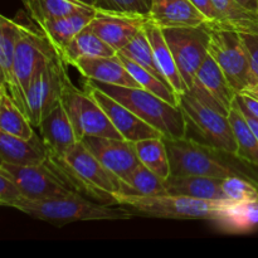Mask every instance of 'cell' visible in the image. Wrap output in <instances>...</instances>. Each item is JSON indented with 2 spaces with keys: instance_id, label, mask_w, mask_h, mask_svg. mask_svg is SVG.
<instances>
[{
  "instance_id": "44dd1931",
  "label": "cell",
  "mask_w": 258,
  "mask_h": 258,
  "mask_svg": "<svg viewBox=\"0 0 258 258\" xmlns=\"http://www.w3.org/2000/svg\"><path fill=\"white\" fill-rule=\"evenodd\" d=\"M38 128L48 153L62 154L80 141L62 102L43 118Z\"/></svg>"
},
{
  "instance_id": "8fae6325",
  "label": "cell",
  "mask_w": 258,
  "mask_h": 258,
  "mask_svg": "<svg viewBox=\"0 0 258 258\" xmlns=\"http://www.w3.org/2000/svg\"><path fill=\"white\" fill-rule=\"evenodd\" d=\"M0 173L17 184L24 198L32 201L59 198L75 193L55 176L45 163L28 166L0 163Z\"/></svg>"
},
{
  "instance_id": "83f0119b",
  "label": "cell",
  "mask_w": 258,
  "mask_h": 258,
  "mask_svg": "<svg viewBox=\"0 0 258 258\" xmlns=\"http://www.w3.org/2000/svg\"><path fill=\"white\" fill-rule=\"evenodd\" d=\"M34 126L28 116L15 103L5 85H0V131L30 139L35 135Z\"/></svg>"
},
{
  "instance_id": "d6986e66",
  "label": "cell",
  "mask_w": 258,
  "mask_h": 258,
  "mask_svg": "<svg viewBox=\"0 0 258 258\" xmlns=\"http://www.w3.org/2000/svg\"><path fill=\"white\" fill-rule=\"evenodd\" d=\"M96 10L97 8L95 7H86L72 14L44 23L40 25L39 30L50 43L54 52L60 57L73 38L81 30L88 27L91 20L95 18Z\"/></svg>"
},
{
  "instance_id": "3957f363",
  "label": "cell",
  "mask_w": 258,
  "mask_h": 258,
  "mask_svg": "<svg viewBox=\"0 0 258 258\" xmlns=\"http://www.w3.org/2000/svg\"><path fill=\"white\" fill-rule=\"evenodd\" d=\"M88 81L160 131L164 139L173 140L188 136L189 125L180 106L171 105L168 101L141 87H125Z\"/></svg>"
},
{
  "instance_id": "9c48e42d",
  "label": "cell",
  "mask_w": 258,
  "mask_h": 258,
  "mask_svg": "<svg viewBox=\"0 0 258 258\" xmlns=\"http://www.w3.org/2000/svg\"><path fill=\"white\" fill-rule=\"evenodd\" d=\"M60 102L71 118L78 140L88 136L122 139L105 111L86 91H81L70 80L66 83Z\"/></svg>"
},
{
  "instance_id": "d4e9b609",
  "label": "cell",
  "mask_w": 258,
  "mask_h": 258,
  "mask_svg": "<svg viewBox=\"0 0 258 258\" xmlns=\"http://www.w3.org/2000/svg\"><path fill=\"white\" fill-rule=\"evenodd\" d=\"M194 82L201 85L229 113L236 101L237 93L211 53L199 67Z\"/></svg>"
},
{
  "instance_id": "60d3db41",
  "label": "cell",
  "mask_w": 258,
  "mask_h": 258,
  "mask_svg": "<svg viewBox=\"0 0 258 258\" xmlns=\"http://www.w3.org/2000/svg\"><path fill=\"white\" fill-rule=\"evenodd\" d=\"M239 108H241V107H239ZM241 111H242V112H243V115H244V117H246L247 122L249 123V126H251V128H252V130H253V133L256 134V136H257V139H258V118L253 117V116H252L251 113L247 112V111H244V110H242V108H241Z\"/></svg>"
},
{
  "instance_id": "8d00e7d4",
  "label": "cell",
  "mask_w": 258,
  "mask_h": 258,
  "mask_svg": "<svg viewBox=\"0 0 258 258\" xmlns=\"http://www.w3.org/2000/svg\"><path fill=\"white\" fill-rule=\"evenodd\" d=\"M22 198L23 194L17 184L7 175L0 173V204L13 208V206Z\"/></svg>"
},
{
  "instance_id": "2e32d148",
  "label": "cell",
  "mask_w": 258,
  "mask_h": 258,
  "mask_svg": "<svg viewBox=\"0 0 258 258\" xmlns=\"http://www.w3.org/2000/svg\"><path fill=\"white\" fill-rule=\"evenodd\" d=\"M24 24L18 20L2 15L0 17V70H2V83L5 85L8 92L15 101L20 110L27 115V100L15 80L13 64H14L15 45L18 37L22 33ZM28 116V115H27Z\"/></svg>"
},
{
  "instance_id": "603a6c76",
  "label": "cell",
  "mask_w": 258,
  "mask_h": 258,
  "mask_svg": "<svg viewBox=\"0 0 258 258\" xmlns=\"http://www.w3.org/2000/svg\"><path fill=\"white\" fill-rule=\"evenodd\" d=\"M223 179L209 176L170 175L165 180V189L168 194L190 197L196 199L214 202H228L222 189Z\"/></svg>"
},
{
  "instance_id": "7bdbcfd3",
  "label": "cell",
  "mask_w": 258,
  "mask_h": 258,
  "mask_svg": "<svg viewBox=\"0 0 258 258\" xmlns=\"http://www.w3.org/2000/svg\"><path fill=\"white\" fill-rule=\"evenodd\" d=\"M75 2L81 3V4L91 5V7H95V8H100V4H98V0H75Z\"/></svg>"
},
{
  "instance_id": "5b68a950",
  "label": "cell",
  "mask_w": 258,
  "mask_h": 258,
  "mask_svg": "<svg viewBox=\"0 0 258 258\" xmlns=\"http://www.w3.org/2000/svg\"><path fill=\"white\" fill-rule=\"evenodd\" d=\"M117 206H123L136 216L164 219H207L212 221L226 202L203 201L174 194L134 197L117 194Z\"/></svg>"
},
{
  "instance_id": "9a60e30c",
  "label": "cell",
  "mask_w": 258,
  "mask_h": 258,
  "mask_svg": "<svg viewBox=\"0 0 258 258\" xmlns=\"http://www.w3.org/2000/svg\"><path fill=\"white\" fill-rule=\"evenodd\" d=\"M81 141L118 180L127 179L141 164L134 143L125 139L88 136Z\"/></svg>"
},
{
  "instance_id": "f546056e",
  "label": "cell",
  "mask_w": 258,
  "mask_h": 258,
  "mask_svg": "<svg viewBox=\"0 0 258 258\" xmlns=\"http://www.w3.org/2000/svg\"><path fill=\"white\" fill-rule=\"evenodd\" d=\"M136 154L143 165L150 169L154 174L166 180L171 175L170 160H169L168 148L164 138H149L144 140L136 141Z\"/></svg>"
},
{
  "instance_id": "1f68e13d",
  "label": "cell",
  "mask_w": 258,
  "mask_h": 258,
  "mask_svg": "<svg viewBox=\"0 0 258 258\" xmlns=\"http://www.w3.org/2000/svg\"><path fill=\"white\" fill-rule=\"evenodd\" d=\"M117 194L134 197H154L168 193L165 189V180L159 178L145 165L140 164L127 179L120 180V191Z\"/></svg>"
},
{
  "instance_id": "8992f818",
  "label": "cell",
  "mask_w": 258,
  "mask_h": 258,
  "mask_svg": "<svg viewBox=\"0 0 258 258\" xmlns=\"http://www.w3.org/2000/svg\"><path fill=\"white\" fill-rule=\"evenodd\" d=\"M179 106L183 110L188 125L203 139V143L224 155L238 156L236 136L227 113L212 107L186 91L179 96Z\"/></svg>"
},
{
  "instance_id": "74e56055",
  "label": "cell",
  "mask_w": 258,
  "mask_h": 258,
  "mask_svg": "<svg viewBox=\"0 0 258 258\" xmlns=\"http://www.w3.org/2000/svg\"><path fill=\"white\" fill-rule=\"evenodd\" d=\"M241 38L248 54L249 63L258 77V34L257 33H241Z\"/></svg>"
},
{
  "instance_id": "6da1fadb",
  "label": "cell",
  "mask_w": 258,
  "mask_h": 258,
  "mask_svg": "<svg viewBox=\"0 0 258 258\" xmlns=\"http://www.w3.org/2000/svg\"><path fill=\"white\" fill-rule=\"evenodd\" d=\"M45 165L75 193L103 204L117 206L120 180L100 163L82 141L62 154L48 153Z\"/></svg>"
},
{
  "instance_id": "cb8c5ba5",
  "label": "cell",
  "mask_w": 258,
  "mask_h": 258,
  "mask_svg": "<svg viewBox=\"0 0 258 258\" xmlns=\"http://www.w3.org/2000/svg\"><path fill=\"white\" fill-rule=\"evenodd\" d=\"M144 29H145L149 42L153 48L155 59L158 62L159 68L163 72L164 77L179 96L183 95L184 92L188 91V87H186L185 82H184L183 77L179 72L175 58H174L173 52H171L170 47L166 42L163 29L150 20H148Z\"/></svg>"
},
{
  "instance_id": "d6a6232c",
  "label": "cell",
  "mask_w": 258,
  "mask_h": 258,
  "mask_svg": "<svg viewBox=\"0 0 258 258\" xmlns=\"http://www.w3.org/2000/svg\"><path fill=\"white\" fill-rule=\"evenodd\" d=\"M117 57L120 58V60L123 63L126 70L131 73V76L135 78V81L140 85L141 88L149 91V92H153L154 95L168 101L171 105L179 106V95L174 91V88L169 83L158 78L155 75H153L148 70L139 66L136 62H134L133 59L123 55L122 53L117 52Z\"/></svg>"
},
{
  "instance_id": "ac0fdd59",
  "label": "cell",
  "mask_w": 258,
  "mask_h": 258,
  "mask_svg": "<svg viewBox=\"0 0 258 258\" xmlns=\"http://www.w3.org/2000/svg\"><path fill=\"white\" fill-rule=\"evenodd\" d=\"M72 67L76 68L86 80L125 87H140L117 54L112 57L80 58L72 63Z\"/></svg>"
},
{
  "instance_id": "4fadbf2b",
  "label": "cell",
  "mask_w": 258,
  "mask_h": 258,
  "mask_svg": "<svg viewBox=\"0 0 258 258\" xmlns=\"http://www.w3.org/2000/svg\"><path fill=\"white\" fill-rule=\"evenodd\" d=\"M148 20L149 15L97 8L95 18L91 20L88 28L118 52L144 29Z\"/></svg>"
},
{
  "instance_id": "ee69618b",
  "label": "cell",
  "mask_w": 258,
  "mask_h": 258,
  "mask_svg": "<svg viewBox=\"0 0 258 258\" xmlns=\"http://www.w3.org/2000/svg\"><path fill=\"white\" fill-rule=\"evenodd\" d=\"M249 178L252 179V180H254V183L258 185V168L257 166H253V169H252V174H248Z\"/></svg>"
},
{
  "instance_id": "e575fe53",
  "label": "cell",
  "mask_w": 258,
  "mask_h": 258,
  "mask_svg": "<svg viewBox=\"0 0 258 258\" xmlns=\"http://www.w3.org/2000/svg\"><path fill=\"white\" fill-rule=\"evenodd\" d=\"M222 189L232 203L258 199V185L249 176H228L222 180Z\"/></svg>"
},
{
  "instance_id": "ba28073f",
  "label": "cell",
  "mask_w": 258,
  "mask_h": 258,
  "mask_svg": "<svg viewBox=\"0 0 258 258\" xmlns=\"http://www.w3.org/2000/svg\"><path fill=\"white\" fill-rule=\"evenodd\" d=\"M68 80L67 64L57 53L39 66L25 92L27 115L34 127L60 102Z\"/></svg>"
},
{
  "instance_id": "484cf974",
  "label": "cell",
  "mask_w": 258,
  "mask_h": 258,
  "mask_svg": "<svg viewBox=\"0 0 258 258\" xmlns=\"http://www.w3.org/2000/svg\"><path fill=\"white\" fill-rule=\"evenodd\" d=\"M213 3L221 18V24L216 29L258 34L257 10L248 9L237 0H213Z\"/></svg>"
},
{
  "instance_id": "30bf717a",
  "label": "cell",
  "mask_w": 258,
  "mask_h": 258,
  "mask_svg": "<svg viewBox=\"0 0 258 258\" xmlns=\"http://www.w3.org/2000/svg\"><path fill=\"white\" fill-rule=\"evenodd\" d=\"M163 32L175 58L179 72L189 90L194 85L199 67L209 54V28L207 25L164 28Z\"/></svg>"
},
{
  "instance_id": "f1b7e54d",
  "label": "cell",
  "mask_w": 258,
  "mask_h": 258,
  "mask_svg": "<svg viewBox=\"0 0 258 258\" xmlns=\"http://www.w3.org/2000/svg\"><path fill=\"white\" fill-rule=\"evenodd\" d=\"M234 136H236L238 156L237 159L258 168V139L256 134L247 122L243 112L239 108L237 101H234L231 111L228 113Z\"/></svg>"
},
{
  "instance_id": "4dcf8cb0",
  "label": "cell",
  "mask_w": 258,
  "mask_h": 258,
  "mask_svg": "<svg viewBox=\"0 0 258 258\" xmlns=\"http://www.w3.org/2000/svg\"><path fill=\"white\" fill-rule=\"evenodd\" d=\"M28 17L39 28L44 23L77 12L91 5L81 4L75 0H22Z\"/></svg>"
},
{
  "instance_id": "7c38bea8",
  "label": "cell",
  "mask_w": 258,
  "mask_h": 258,
  "mask_svg": "<svg viewBox=\"0 0 258 258\" xmlns=\"http://www.w3.org/2000/svg\"><path fill=\"white\" fill-rule=\"evenodd\" d=\"M54 54V49L44 34L24 24L15 45L13 64L15 80L24 95L39 66Z\"/></svg>"
},
{
  "instance_id": "b9f144b4",
  "label": "cell",
  "mask_w": 258,
  "mask_h": 258,
  "mask_svg": "<svg viewBox=\"0 0 258 258\" xmlns=\"http://www.w3.org/2000/svg\"><path fill=\"white\" fill-rule=\"evenodd\" d=\"M239 4H242L243 7L248 8V9L252 10H257V4H258V0H237Z\"/></svg>"
},
{
  "instance_id": "7402d4cb",
  "label": "cell",
  "mask_w": 258,
  "mask_h": 258,
  "mask_svg": "<svg viewBox=\"0 0 258 258\" xmlns=\"http://www.w3.org/2000/svg\"><path fill=\"white\" fill-rule=\"evenodd\" d=\"M218 231L229 234H247L258 229V199L232 203L226 202L212 219Z\"/></svg>"
},
{
  "instance_id": "ffe728a7",
  "label": "cell",
  "mask_w": 258,
  "mask_h": 258,
  "mask_svg": "<svg viewBox=\"0 0 258 258\" xmlns=\"http://www.w3.org/2000/svg\"><path fill=\"white\" fill-rule=\"evenodd\" d=\"M48 158V150L42 138L35 134L30 139H23L0 131V159L2 163L13 165H39Z\"/></svg>"
},
{
  "instance_id": "f6af8a7d",
  "label": "cell",
  "mask_w": 258,
  "mask_h": 258,
  "mask_svg": "<svg viewBox=\"0 0 258 258\" xmlns=\"http://www.w3.org/2000/svg\"><path fill=\"white\" fill-rule=\"evenodd\" d=\"M257 12H258V4H257Z\"/></svg>"
},
{
  "instance_id": "52a82bcc",
  "label": "cell",
  "mask_w": 258,
  "mask_h": 258,
  "mask_svg": "<svg viewBox=\"0 0 258 258\" xmlns=\"http://www.w3.org/2000/svg\"><path fill=\"white\" fill-rule=\"evenodd\" d=\"M209 53L222 68L237 95L249 93L258 88V77L249 63L241 33L209 28Z\"/></svg>"
},
{
  "instance_id": "e0dca14e",
  "label": "cell",
  "mask_w": 258,
  "mask_h": 258,
  "mask_svg": "<svg viewBox=\"0 0 258 258\" xmlns=\"http://www.w3.org/2000/svg\"><path fill=\"white\" fill-rule=\"evenodd\" d=\"M149 20L160 28L208 25L209 22L191 0H150Z\"/></svg>"
},
{
  "instance_id": "277c9868",
  "label": "cell",
  "mask_w": 258,
  "mask_h": 258,
  "mask_svg": "<svg viewBox=\"0 0 258 258\" xmlns=\"http://www.w3.org/2000/svg\"><path fill=\"white\" fill-rule=\"evenodd\" d=\"M168 148L171 175H198L226 179L228 176H249L243 170L221 158L218 150L196 139H164Z\"/></svg>"
},
{
  "instance_id": "836d02e7",
  "label": "cell",
  "mask_w": 258,
  "mask_h": 258,
  "mask_svg": "<svg viewBox=\"0 0 258 258\" xmlns=\"http://www.w3.org/2000/svg\"><path fill=\"white\" fill-rule=\"evenodd\" d=\"M120 53H122L123 55H126L127 58L133 59L134 62L138 63L139 66L144 67L145 70H148L149 72H151L153 75H155L156 77L160 78V80L165 81L168 83V81L164 77L163 72L159 68L158 62L155 59V55H154L153 48H151L150 42L148 39V35H146L145 29L140 30L138 34L134 37V39L128 43L126 47H123L122 49L118 50Z\"/></svg>"
},
{
  "instance_id": "7a4b0ae2",
  "label": "cell",
  "mask_w": 258,
  "mask_h": 258,
  "mask_svg": "<svg viewBox=\"0 0 258 258\" xmlns=\"http://www.w3.org/2000/svg\"><path fill=\"white\" fill-rule=\"evenodd\" d=\"M13 208L35 219L57 226L86 221H123L136 216L123 206L98 203L77 193L40 201H32L23 197Z\"/></svg>"
},
{
  "instance_id": "4316f807",
  "label": "cell",
  "mask_w": 258,
  "mask_h": 258,
  "mask_svg": "<svg viewBox=\"0 0 258 258\" xmlns=\"http://www.w3.org/2000/svg\"><path fill=\"white\" fill-rule=\"evenodd\" d=\"M116 54L117 52L111 45L87 27L73 38L60 58L67 66H72V63L80 58L112 57Z\"/></svg>"
},
{
  "instance_id": "f35d334b",
  "label": "cell",
  "mask_w": 258,
  "mask_h": 258,
  "mask_svg": "<svg viewBox=\"0 0 258 258\" xmlns=\"http://www.w3.org/2000/svg\"><path fill=\"white\" fill-rule=\"evenodd\" d=\"M193 4L198 8L199 12L208 19L209 28H218L221 24V18H219L218 12L214 7L213 0H191Z\"/></svg>"
},
{
  "instance_id": "ab89813d",
  "label": "cell",
  "mask_w": 258,
  "mask_h": 258,
  "mask_svg": "<svg viewBox=\"0 0 258 258\" xmlns=\"http://www.w3.org/2000/svg\"><path fill=\"white\" fill-rule=\"evenodd\" d=\"M236 101L242 110L247 111V112L251 113L253 117L258 118V100L257 98L252 97V96H249V95H246V93H239V95H237Z\"/></svg>"
},
{
  "instance_id": "d590c367",
  "label": "cell",
  "mask_w": 258,
  "mask_h": 258,
  "mask_svg": "<svg viewBox=\"0 0 258 258\" xmlns=\"http://www.w3.org/2000/svg\"><path fill=\"white\" fill-rule=\"evenodd\" d=\"M100 8L116 10L123 13L149 15L150 13V0H98Z\"/></svg>"
},
{
  "instance_id": "5bb4252c",
  "label": "cell",
  "mask_w": 258,
  "mask_h": 258,
  "mask_svg": "<svg viewBox=\"0 0 258 258\" xmlns=\"http://www.w3.org/2000/svg\"><path fill=\"white\" fill-rule=\"evenodd\" d=\"M85 91L102 107V110L105 111L107 117L110 118V121L118 131V134L122 136V139L131 141V143H136V141L149 138H159V136L163 138L160 131L145 122L143 118L135 115L122 103L96 87L91 81L86 80Z\"/></svg>"
}]
</instances>
